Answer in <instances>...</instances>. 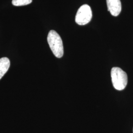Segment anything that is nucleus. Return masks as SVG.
<instances>
[{
	"mask_svg": "<svg viewBox=\"0 0 133 133\" xmlns=\"http://www.w3.org/2000/svg\"><path fill=\"white\" fill-rule=\"evenodd\" d=\"M108 10L112 16H118L121 11L120 0H107Z\"/></svg>",
	"mask_w": 133,
	"mask_h": 133,
	"instance_id": "obj_4",
	"label": "nucleus"
},
{
	"mask_svg": "<svg viewBox=\"0 0 133 133\" xmlns=\"http://www.w3.org/2000/svg\"><path fill=\"white\" fill-rule=\"evenodd\" d=\"M10 66V61L9 58L3 57L0 59V79L8 71Z\"/></svg>",
	"mask_w": 133,
	"mask_h": 133,
	"instance_id": "obj_5",
	"label": "nucleus"
},
{
	"mask_svg": "<svg viewBox=\"0 0 133 133\" xmlns=\"http://www.w3.org/2000/svg\"><path fill=\"white\" fill-rule=\"evenodd\" d=\"M92 17L90 7L88 5H82L77 10L75 21L79 25H84L88 23Z\"/></svg>",
	"mask_w": 133,
	"mask_h": 133,
	"instance_id": "obj_3",
	"label": "nucleus"
},
{
	"mask_svg": "<svg viewBox=\"0 0 133 133\" xmlns=\"http://www.w3.org/2000/svg\"><path fill=\"white\" fill-rule=\"evenodd\" d=\"M48 42L54 55L57 58H61L64 54V48L60 36L54 30H51L48 34Z\"/></svg>",
	"mask_w": 133,
	"mask_h": 133,
	"instance_id": "obj_1",
	"label": "nucleus"
},
{
	"mask_svg": "<svg viewBox=\"0 0 133 133\" xmlns=\"http://www.w3.org/2000/svg\"><path fill=\"white\" fill-rule=\"evenodd\" d=\"M111 77L114 88L117 90H122L127 84V74L118 67H114L111 71Z\"/></svg>",
	"mask_w": 133,
	"mask_h": 133,
	"instance_id": "obj_2",
	"label": "nucleus"
},
{
	"mask_svg": "<svg viewBox=\"0 0 133 133\" xmlns=\"http://www.w3.org/2000/svg\"><path fill=\"white\" fill-rule=\"evenodd\" d=\"M32 2V0H12V4L15 6H22L29 5Z\"/></svg>",
	"mask_w": 133,
	"mask_h": 133,
	"instance_id": "obj_6",
	"label": "nucleus"
}]
</instances>
